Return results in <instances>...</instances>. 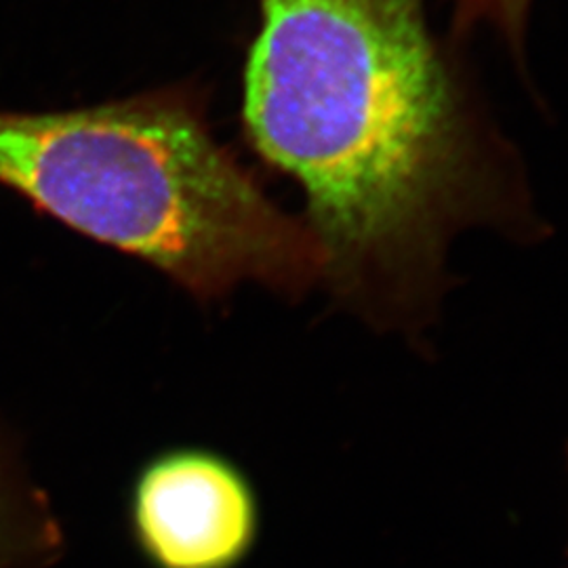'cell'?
<instances>
[{"label": "cell", "instance_id": "277c9868", "mask_svg": "<svg viewBox=\"0 0 568 568\" xmlns=\"http://www.w3.org/2000/svg\"><path fill=\"white\" fill-rule=\"evenodd\" d=\"M63 548V528L47 497L0 459V568L51 567Z\"/></svg>", "mask_w": 568, "mask_h": 568}, {"label": "cell", "instance_id": "5b68a950", "mask_svg": "<svg viewBox=\"0 0 568 568\" xmlns=\"http://www.w3.org/2000/svg\"><path fill=\"white\" fill-rule=\"evenodd\" d=\"M453 28L466 34L476 28H490L506 42L518 60H525L528 16L535 0H450Z\"/></svg>", "mask_w": 568, "mask_h": 568}, {"label": "cell", "instance_id": "6da1fadb", "mask_svg": "<svg viewBox=\"0 0 568 568\" xmlns=\"http://www.w3.org/2000/svg\"><path fill=\"white\" fill-rule=\"evenodd\" d=\"M246 142L304 192L323 281L382 325L426 316L455 230L499 215L511 152L424 0H260Z\"/></svg>", "mask_w": 568, "mask_h": 568}, {"label": "cell", "instance_id": "7a4b0ae2", "mask_svg": "<svg viewBox=\"0 0 568 568\" xmlns=\"http://www.w3.org/2000/svg\"><path fill=\"white\" fill-rule=\"evenodd\" d=\"M0 185L203 304L246 283L300 297L325 274L312 230L217 140L190 89L60 112L0 110Z\"/></svg>", "mask_w": 568, "mask_h": 568}, {"label": "cell", "instance_id": "3957f363", "mask_svg": "<svg viewBox=\"0 0 568 568\" xmlns=\"http://www.w3.org/2000/svg\"><path fill=\"white\" fill-rule=\"evenodd\" d=\"M148 568H241L257 548L262 509L241 467L209 448H171L138 471L126 501Z\"/></svg>", "mask_w": 568, "mask_h": 568}]
</instances>
